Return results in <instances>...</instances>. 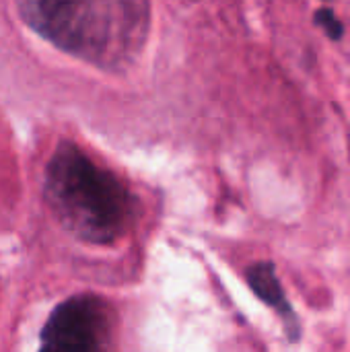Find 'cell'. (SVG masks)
I'll list each match as a JSON object with an SVG mask.
<instances>
[{"label":"cell","instance_id":"obj_4","mask_svg":"<svg viewBox=\"0 0 350 352\" xmlns=\"http://www.w3.org/2000/svg\"><path fill=\"white\" fill-rule=\"evenodd\" d=\"M245 278L250 289L254 291V295L266 303L270 309H274V314L281 318L287 338L291 342H297L301 338V324L299 318L293 309V305L289 303L283 285L276 276V268L272 262H254L248 270H245Z\"/></svg>","mask_w":350,"mask_h":352},{"label":"cell","instance_id":"obj_2","mask_svg":"<svg viewBox=\"0 0 350 352\" xmlns=\"http://www.w3.org/2000/svg\"><path fill=\"white\" fill-rule=\"evenodd\" d=\"M43 198L58 223L91 245H111L130 227L134 200L109 169L74 142H60L43 173Z\"/></svg>","mask_w":350,"mask_h":352},{"label":"cell","instance_id":"obj_3","mask_svg":"<svg viewBox=\"0 0 350 352\" xmlns=\"http://www.w3.org/2000/svg\"><path fill=\"white\" fill-rule=\"evenodd\" d=\"M113 311L93 293L62 301L45 320L37 352H109Z\"/></svg>","mask_w":350,"mask_h":352},{"label":"cell","instance_id":"obj_1","mask_svg":"<svg viewBox=\"0 0 350 352\" xmlns=\"http://www.w3.org/2000/svg\"><path fill=\"white\" fill-rule=\"evenodd\" d=\"M17 12L27 27L62 52L105 70L134 62L151 23V6L136 0H27L17 4Z\"/></svg>","mask_w":350,"mask_h":352},{"label":"cell","instance_id":"obj_5","mask_svg":"<svg viewBox=\"0 0 350 352\" xmlns=\"http://www.w3.org/2000/svg\"><path fill=\"white\" fill-rule=\"evenodd\" d=\"M314 23L332 39V41H340L344 37V25L342 21L336 16V12L330 6H322L314 12Z\"/></svg>","mask_w":350,"mask_h":352}]
</instances>
